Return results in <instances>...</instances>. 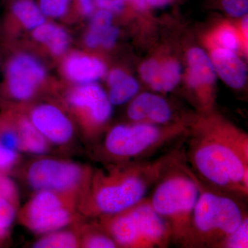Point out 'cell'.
Masks as SVG:
<instances>
[{
	"label": "cell",
	"mask_w": 248,
	"mask_h": 248,
	"mask_svg": "<svg viewBox=\"0 0 248 248\" xmlns=\"http://www.w3.org/2000/svg\"><path fill=\"white\" fill-rule=\"evenodd\" d=\"M214 67L221 79L233 89H241L247 78L246 66L232 51L223 48H217L212 53Z\"/></svg>",
	"instance_id": "obj_15"
},
{
	"label": "cell",
	"mask_w": 248,
	"mask_h": 248,
	"mask_svg": "<svg viewBox=\"0 0 248 248\" xmlns=\"http://www.w3.org/2000/svg\"><path fill=\"white\" fill-rule=\"evenodd\" d=\"M63 70L68 79L79 85L94 83L106 73V66L102 61L80 54L67 58Z\"/></svg>",
	"instance_id": "obj_14"
},
{
	"label": "cell",
	"mask_w": 248,
	"mask_h": 248,
	"mask_svg": "<svg viewBox=\"0 0 248 248\" xmlns=\"http://www.w3.org/2000/svg\"><path fill=\"white\" fill-rule=\"evenodd\" d=\"M97 222L119 248H165L172 242L169 226L146 197L120 213L98 217Z\"/></svg>",
	"instance_id": "obj_6"
},
{
	"label": "cell",
	"mask_w": 248,
	"mask_h": 248,
	"mask_svg": "<svg viewBox=\"0 0 248 248\" xmlns=\"http://www.w3.org/2000/svg\"><path fill=\"white\" fill-rule=\"evenodd\" d=\"M10 230H0V247L4 246L9 239Z\"/></svg>",
	"instance_id": "obj_35"
},
{
	"label": "cell",
	"mask_w": 248,
	"mask_h": 248,
	"mask_svg": "<svg viewBox=\"0 0 248 248\" xmlns=\"http://www.w3.org/2000/svg\"><path fill=\"white\" fill-rule=\"evenodd\" d=\"M109 101L112 105H122L132 99L138 92L136 80L120 69L111 71L108 76Z\"/></svg>",
	"instance_id": "obj_18"
},
{
	"label": "cell",
	"mask_w": 248,
	"mask_h": 248,
	"mask_svg": "<svg viewBox=\"0 0 248 248\" xmlns=\"http://www.w3.org/2000/svg\"><path fill=\"white\" fill-rule=\"evenodd\" d=\"M184 155V151L177 148L155 159L107 164L93 169L80 213L84 218H98L130 208L144 199L166 170Z\"/></svg>",
	"instance_id": "obj_2"
},
{
	"label": "cell",
	"mask_w": 248,
	"mask_h": 248,
	"mask_svg": "<svg viewBox=\"0 0 248 248\" xmlns=\"http://www.w3.org/2000/svg\"><path fill=\"white\" fill-rule=\"evenodd\" d=\"M147 3L155 7H161L169 4L170 0H146Z\"/></svg>",
	"instance_id": "obj_36"
},
{
	"label": "cell",
	"mask_w": 248,
	"mask_h": 248,
	"mask_svg": "<svg viewBox=\"0 0 248 248\" xmlns=\"http://www.w3.org/2000/svg\"><path fill=\"white\" fill-rule=\"evenodd\" d=\"M32 37L37 42L46 46L55 56L63 55L69 45V37L66 31L51 23H44L36 28Z\"/></svg>",
	"instance_id": "obj_19"
},
{
	"label": "cell",
	"mask_w": 248,
	"mask_h": 248,
	"mask_svg": "<svg viewBox=\"0 0 248 248\" xmlns=\"http://www.w3.org/2000/svg\"><path fill=\"white\" fill-rule=\"evenodd\" d=\"M0 197L6 199L19 207V195L17 186L9 174L0 172Z\"/></svg>",
	"instance_id": "obj_27"
},
{
	"label": "cell",
	"mask_w": 248,
	"mask_h": 248,
	"mask_svg": "<svg viewBox=\"0 0 248 248\" xmlns=\"http://www.w3.org/2000/svg\"><path fill=\"white\" fill-rule=\"evenodd\" d=\"M218 41L223 48L231 51L238 50L239 46V40L234 31L231 28L221 29L218 33Z\"/></svg>",
	"instance_id": "obj_30"
},
{
	"label": "cell",
	"mask_w": 248,
	"mask_h": 248,
	"mask_svg": "<svg viewBox=\"0 0 248 248\" xmlns=\"http://www.w3.org/2000/svg\"><path fill=\"white\" fill-rule=\"evenodd\" d=\"M248 248V217L246 215L239 226L223 240L218 248Z\"/></svg>",
	"instance_id": "obj_25"
},
{
	"label": "cell",
	"mask_w": 248,
	"mask_h": 248,
	"mask_svg": "<svg viewBox=\"0 0 248 248\" xmlns=\"http://www.w3.org/2000/svg\"><path fill=\"white\" fill-rule=\"evenodd\" d=\"M80 199L48 190L35 191L17 217L19 223L35 234L44 235L84 221Z\"/></svg>",
	"instance_id": "obj_8"
},
{
	"label": "cell",
	"mask_w": 248,
	"mask_h": 248,
	"mask_svg": "<svg viewBox=\"0 0 248 248\" xmlns=\"http://www.w3.org/2000/svg\"><path fill=\"white\" fill-rule=\"evenodd\" d=\"M135 6L140 9H145L147 4L146 0H133Z\"/></svg>",
	"instance_id": "obj_38"
},
{
	"label": "cell",
	"mask_w": 248,
	"mask_h": 248,
	"mask_svg": "<svg viewBox=\"0 0 248 248\" xmlns=\"http://www.w3.org/2000/svg\"><path fill=\"white\" fill-rule=\"evenodd\" d=\"M28 117L50 146L66 148L74 141V124L57 106L39 104L31 109Z\"/></svg>",
	"instance_id": "obj_11"
},
{
	"label": "cell",
	"mask_w": 248,
	"mask_h": 248,
	"mask_svg": "<svg viewBox=\"0 0 248 248\" xmlns=\"http://www.w3.org/2000/svg\"><path fill=\"white\" fill-rule=\"evenodd\" d=\"M196 176V175H195ZM199 195L182 247L218 248L248 215L240 199L211 188L197 177Z\"/></svg>",
	"instance_id": "obj_3"
},
{
	"label": "cell",
	"mask_w": 248,
	"mask_h": 248,
	"mask_svg": "<svg viewBox=\"0 0 248 248\" xmlns=\"http://www.w3.org/2000/svg\"><path fill=\"white\" fill-rule=\"evenodd\" d=\"M66 102L79 117L86 140L97 141L112 115V104L107 93L94 83L80 84L68 93Z\"/></svg>",
	"instance_id": "obj_9"
},
{
	"label": "cell",
	"mask_w": 248,
	"mask_h": 248,
	"mask_svg": "<svg viewBox=\"0 0 248 248\" xmlns=\"http://www.w3.org/2000/svg\"><path fill=\"white\" fill-rule=\"evenodd\" d=\"M112 16L110 11L100 9L93 16L91 27L85 37V43L94 48L101 45L103 36L112 27Z\"/></svg>",
	"instance_id": "obj_23"
},
{
	"label": "cell",
	"mask_w": 248,
	"mask_h": 248,
	"mask_svg": "<svg viewBox=\"0 0 248 248\" xmlns=\"http://www.w3.org/2000/svg\"><path fill=\"white\" fill-rule=\"evenodd\" d=\"M119 35V30L117 28L112 27L106 32L105 35L103 36L101 45L104 46L106 48H111L116 42Z\"/></svg>",
	"instance_id": "obj_32"
},
{
	"label": "cell",
	"mask_w": 248,
	"mask_h": 248,
	"mask_svg": "<svg viewBox=\"0 0 248 248\" xmlns=\"http://www.w3.org/2000/svg\"><path fill=\"white\" fill-rule=\"evenodd\" d=\"M187 135L184 158L196 177L211 188L247 198V134L227 124L204 121Z\"/></svg>",
	"instance_id": "obj_1"
},
{
	"label": "cell",
	"mask_w": 248,
	"mask_h": 248,
	"mask_svg": "<svg viewBox=\"0 0 248 248\" xmlns=\"http://www.w3.org/2000/svg\"><path fill=\"white\" fill-rule=\"evenodd\" d=\"M140 73L145 82L161 92L172 91L180 79V66L174 61L159 63L156 60H148L142 64Z\"/></svg>",
	"instance_id": "obj_13"
},
{
	"label": "cell",
	"mask_w": 248,
	"mask_h": 248,
	"mask_svg": "<svg viewBox=\"0 0 248 248\" xmlns=\"http://www.w3.org/2000/svg\"><path fill=\"white\" fill-rule=\"evenodd\" d=\"M20 153L8 149L0 142V172L9 174L17 169Z\"/></svg>",
	"instance_id": "obj_28"
},
{
	"label": "cell",
	"mask_w": 248,
	"mask_h": 248,
	"mask_svg": "<svg viewBox=\"0 0 248 248\" xmlns=\"http://www.w3.org/2000/svg\"><path fill=\"white\" fill-rule=\"evenodd\" d=\"M183 125L161 127L146 123L119 124L106 134L99 150L100 158L108 164L146 159L164 146L186 135Z\"/></svg>",
	"instance_id": "obj_5"
},
{
	"label": "cell",
	"mask_w": 248,
	"mask_h": 248,
	"mask_svg": "<svg viewBox=\"0 0 248 248\" xmlns=\"http://www.w3.org/2000/svg\"><path fill=\"white\" fill-rule=\"evenodd\" d=\"M12 120L20 138L23 153L42 156L50 151V143L31 123L29 117L16 116Z\"/></svg>",
	"instance_id": "obj_17"
},
{
	"label": "cell",
	"mask_w": 248,
	"mask_h": 248,
	"mask_svg": "<svg viewBox=\"0 0 248 248\" xmlns=\"http://www.w3.org/2000/svg\"><path fill=\"white\" fill-rule=\"evenodd\" d=\"M80 248H119L115 241L104 231L98 222L80 224Z\"/></svg>",
	"instance_id": "obj_21"
},
{
	"label": "cell",
	"mask_w": 248,
	"mask_h": 248,
	"mask_svg": "<svg viewBox=\"0 0 248 248\" xmlns=\"http://www.w3.org/2000/svg\"><path fill=\"white\" fill-rule=\"evenodd\" d=\"M222 5L233 17H241L248 13V0H222Z\"/></svg>",
	"instance_id": "obj_31"
},
{
	"label": "cell",
	"mask_w": 248,
	"mask_h": 248,
	"mask_svg": "<svg viewBox=\"0 0 248 248\" xmlns=\"http://www.w3.org/2000/svg\"><path fill=\"white\" fill-rule=\"evenodd\" d=\"M93 172V169L88 165L42 156L27 165L24 177L32 190L75 196L81 203L89 190Z\"/></svg>",
	"instance_id": "obj_7"
},
{
	"label": "cell",
	"mask_w": 248,
	"mask_h": 248,
	"mask_svg": "<svg viewBox=\"0 0 248 248\" xmlns=\"http://www.w3.org/2000/svg\"><path fill=\"white\" fill-rule=\"evenodd\" d=\"M71 0H39V7L45 17L59 18L64 16Z\"/></svg>",
	"instance_id": "obj_26"
},
{
	"label": "cell",
	"mask_w": 248,
	"mask_h": 248,
	"mask_svg": "<svg viewBox=\"0 0 248 248\" xmlns=\"http://www.w3.org/2000/svg\"><path fill=\"white\" fill-rule=\"evenodd\" d=\"M130 120L137 123L166 125L172 120V112L164 98L144 93L135 98L127 111Z\"/></svg>",
	"instance_id": "obj_12"
},
{
	"label": "cell",
	"mask_w": 248,
	"mask_h": 248,
	"mask_svg": "<svg viewBox=\"0 0 248 248\" xmlns=\"http://www.w3.org/2000/svg\"><path fill=\"white\" fill-rule=\"evenodd\" d=\"M187 62V83L191 88L198 91L202 98V90L213 84L216 79L215 67L205 52L199 48L189 50Z\"/></svg>",
	"instance_id": "obj_16"
},
{
	"label": "cell",
	"mask_w": 248,
	"mask_h": 248,
	"mask_svg": "<svg viewBox=\"0 0 248 248\" xmlns=\"http://www.w3.org/2000/svg\"><path fill=\"white\" fill-rule=\"evenodd\" d=\"M0 142L8 149L22 153L20 138L11 117L0 118Z\"/></svg>",
	"instance_id": "obj_24"
},
{
	"label": "cell",
	"mask_w": 248,
	"mask_h": 248,
	"mask_svg": "<svg viewBox=\"0 0 248 248\" xmlns=\"http://www.w3.org/2000/svg\"><path fill=\"white\" fill-rule=\"evenodd\" d=\"M11 11L29 30H34L45 23V16L32 0H16L11 6Z\"/></svg>",
	"instance_id": "obj_22"
},
{
	"label": "cell",
	"mask_w": 248,
	"mask_h": 248,
	"mask_svg": "<svg viewBox=\"0 0 248 248\" xmlns=\"http://www.w3.org/2000/svg\"><path fill=\"white\" fill-rule=\"evenodd\" d=\"M82 221L73 225V228L71 229L62 228L42 235L40 239L32 244V248H80V224Z\"/></svg>",
	"instance_id": "obj_20"
},
{
	"label": "cell",
	"mask_w": 248,
	"mask_h": 248,
	"mask_svg": "<svg viewBox=\"0 0 248 248\" xmlns=\"http://www.w3.org/2000/svg\"><path fill=\"white\" fill-rule=\"evenodd\" d=\"M19 207L0 197V230H10L17 217Z\"/></svg>",
	"instance_id": "obj_29"
},
{
	"label": "cell",
	"mask_w": 248,
	"mask_h": 248,
	"mask_svg": "<svg viewBox=\"0 0 248 248\" xmlns=\"http://www.w3.org/2000/svg\"><path fill=\"white\" fill-rule=\"evenodd\" d=\"M124 8L123 0H110L107 10L110 12L119 13L123 11Z\"/></svg>",
	"instance_id": "obj_34"
},
{
	"label": "cell",
	"mask_w": 248,
	"mask_h": 248,
	"mask_svg": "<svg viewBox=\"0 0 248 248\" xmlns=\"http://www.w3.org/2000/svg\"><path fill=\"white\" fill-rule=\"evenodd\" d=\"M198 195L197 177L184 156L166 170L149 198L155 211L169 226L172 242L179 246L188 234Z\"/></svg>",
	"instance_id": "obj_4"
},
{
	"label": "cell",
	"mask_w": 248,
	"mask_h": 248,
	"mask_svg": "<svg viewBox=\"0 0 248 248\" xmlns=\"http://www.w3.org/2000/svg\"><path fill=\"white\" fill-rule=\"evenodd\" d=\"M80 9L82 14L86 16H89L93 11V0H78Z\"/></svg>",
	"instance_id": "obj_33"
},
{
	"label": "cell",
	"mask_w": 248,
	"mask_h": 248,
	"mask_svg": "<svg viewBox=\"0 0 248 248\" xmlns=\"http://www.w3.org/2000/svg\"><path fill=\"white\" fill-rule=\"evenodd\" d=\"M110 0H95L96 4L100 9H107Z\"/></svg>",
	"instance_id": "obj_37"
},
{
	"label": "cell",
	"mask_w": 248,
	"mask_h": 248,
	"mask_svg": "<svg viewBox=\"0 0 248 248\" xmlns=\"http://www.w3.org/2000/svg\"><path fill=\"white\" fill-rule=\"evenodd\" d=\"M45 78V68L38 60L19 54L11 59L6 69L8 92L15 100L27 102L35 96Z\"/></svg>",
	"instance_id": "obj_10"
}]
</instances>
